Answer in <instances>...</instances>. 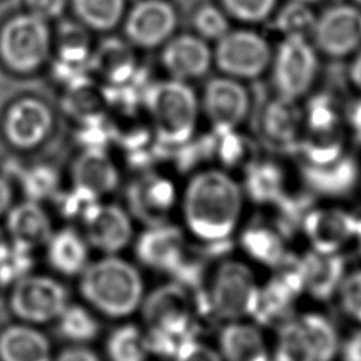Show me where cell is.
Wrapping results in <instances>:
<instances>
[{"label": "cell", "instance_id": "cell-1", "mask_svg": "<svg viewBox=\"0 0 361 361\" xmlns=\"http://www.w3.org/2000/svg\"><path fill=\"white\" fill-rule=\"evenodd\" d=\"M244 204V190L224 171L206 169L186 185L182 214L188 230L200 241H226L237 228Z\"/></svg>", "mask_w": 361, "mask_h": 361}, {"label": "cell", "instance_id": "cell-2", "mask_svg": "<svg viewBox=\"0 0 361 361\" xmlns=\"http://www.w3.org/2000/svg\"><path fill=\"white\" fill-rule=\"evenodd\" d=\"M79 290L89 306L111 319L133 314L145 298L140 271L116 254L89 262L80 274Z\"/></svg>", "mask_w": 361, "mask_h": 361}, {"label": "cell", "instance_id": "cell-3", "mask_svg": "<svg viewBox=\"0 0 361 361\" xmlns=\"http://www.w3.org/2000/svg\"><path fill=\"white\" fill-rule=\"evenodd\" d=\"M141 310L151 354L173 358L193 340L192 302L183 285L168 283L154 289L144 298Z\"/></svg>", "mask_w": 361, "mask_h": 361}, {"label": "cell", "instance_id": "cell-4", "mask_svg": "<svg viewBox=\"0 0 361 361\" xmlns=\"http://www.w3.org/2000/svg\"><path fill=\"white\" fill-rule=\"evenodd\" d=\"M142 100L161 142L178 145L192 138L199 102L189 85L178 79L161 80L147 87Z\"/></svg>", "mask_w": 361, "mask_h": 361}, {"label": "cell", "instance_id": "cell-5", "mask_svg": "<svg viewBox=\"0 0 361 361\" xmlns=\"http://www.w3.org/2000/svg\"><path fill=\"white\" fill-rule=\"evenodd\" d=\"M338 336L333 323L319 313H305L283 323L276 336L274 361H333Z\"/></svg>", "mask_w": 361, "mask_h": 361}, {"label": "cell", "instance_id": "cell-6", "mask_svg": "<svg viewBox=\"0 0 361 361\" xmlns=\"http://www.w3.org/2000/svg\"><path fill=\"white\" fill-rule=\"evenodd\" d=\"M261 288L252 269L241 261H223L214 271L209 288V305L224 322L254 316Z\"/></svg>", "mask_w": 361, "mask_h": 361}, {"label": "cell", "instance_id": "cell-7", "mask_svg": "<svg viewBox=\"0 0 361 361\" xmlns=\"http://www.w3.org/2000/svg\"><path fill=\"white\" fill-rule=\"evenodd\" d=\"M49 48L47 20L31 13L10 18L0 30V58L14 72L28 73L39 68Z\"/></svg>", "mask_w": 361, "mask_h": 361}, {"label": "cell", "instance_id": "cell-8", "mask_svg": "<svg viewBox=\"0 0 361 361\" xmlns=\"http://www.w3.org/2000/svg\"><path fill=\"white\" fill-rule=\"evenodd\" d=\"M68 303L66 288L48 275L27 274L13 283L8 296L13 314L32 326L56 320Z\"/></svg>", "mask_w": 361, "mask_h": 361}, {"label": "cell", "instance_id": "cell-9", "mask_svg": "<svg viewBox=\"0 0 361 361\" xmlns=\"http://www.w3.org/2000/svg\"><path fill=\"white\" fill-rule=\"evenodd\" d=\"M271 63L278 94L296 100L307 93L316 79L319 66L316 47L303 35L283 37Z\"/></svg>", "mask_w": 361, "mask_h": 361}, {"label": "cell", "instance_id": "cell-10", "mask_svg": "<svg viewBox=\"0 0 361 361\" xmlns=\"http://www.w3.org/2000/svg\"><path fill=\"white\" fill-rule=\"evenodd\" d=\"M272 54L267 39L250 30L226 32L216 41L213 61L217 68L234 79H252L271 65Z\"/></svg>", "mask_w": 361, "mask_h": 361}, {"label": "cell", "instance_id": "cell-11", "mask_svg": "<svg viewBox=\"0 0 361 361\" xmlns=\"http://www.w3.org/2000/svg\"><path fill=\"white\" fill-rule=\"evenodd\" d=\"M314 47L327 56L343 58L361 48V8L338 4L316 17Z\"/></svg>", "mask_w": 361, "mask_h": 361}, {"label": "cell", "instance_id": "cell-12", "mask_svg": "<svg viewBox=\"0 0 361 361\" xmlns=\"http://www.w3.org/2000/svg\"><path fill=\"white\" fill-rule=\"evenodd\" d=\"M135 255L149 269L175 274L186 262L185 235L166 221L148 226L135 241Z\"/></svg>", "mask_w": 361, "mask_h": 361}, {"label": "cell", "instance_id": "cell-13", "mask_svg": "<svg viewBox=\"0 0 361 361\" xmlns=\"http://www.w3.org/2000/svg\"><path fill=\"white\" fill-rule=\"evenodd\" d=\"M85 238L106 255L123 251L133 238V223L130 214L120 206L97 203L82 220Z\"/></svg>", "mask_w": 361, "mask_h": 361}, {"label": "cell", "instance_id": "cell-14", "mask_svg": "<svg viewBox=\"0 0 361 361\" xmlns=\"http://www.w3.org/2000/svg\"><path fill=\"white\" fill-rule=\"evenodd\" d=\"M203 109L214 131L234 130L248 113L250 96L237 79L213 78L203 92Z\"/></svg>", "mask_w": 361, "mask_h": 361}, {"label": "cell", "instance_id": "cell-15", "mask_svg": "<svg viewBox=\"0 0 361 361\" xmlns=\"http://www.w3.org/2000/svg\"><path fill=\"white\" fill-rule=\"evenodd\" d=\"M52 128L49 107L35 99L23 97L11 104L4 116L3 130L8 142L17 148L28 149L41 144Z\"/></svg>", "mask_w": 361, "mask_h": 361}, {"label": "cell", "instance_id": "cell-16", "mask_svg": "<svg viewBox=\"0 0 361 361\" xmlns=\"http://www.w3.org/2000/svg\"><path fill=\"white\" fill-rule=\"evenodd\" d=\"M176 23V13L168 1L141 0L128 13L124 32L133 44L152 48L172 35Z\"/></svg>", "mask_w": 361, "mask_h": 361}, {"label": "cell", "instance_id": "cell-17", "mask_svg": "<svg viewBox=\"0 0 361 361\" xmlns=\"http://www.w3.org/2000/svg\"><path fill=\"white\" fill-rule=\"evenodd\" d=\"M358 219L343 209H313L302 219V230L319 252H338L355 237Z\"/></svg>", "mask_w": 361, "mask_h": 361}, {"label": "cell", "instance_id": "cell-18", "mask_svg": "<svg viewBox=\"0 0 361 361\" xmlns=\"http://www.w3.org/2000/svg\"><path fill=\"white\" fill-rule=\"evenodd\" d=\"M213 62V52L199 35L182 34L165 45L162 63L172 79L186 80L203 76Z\"/></svg>", "mask_w": 361, "mask_h": 361}, {"label": "cell", "instance_id": "cell-19", "mask_svg": "<svg viewBox=\"0 0 361 361\" xmlns=\"http://www.w3.org/2000/svg\"><path fill=\"white\" fill-rule=\"evenodd\" d=\"M176 200L171 180L162 176H145L128 192L131 213L148 226L164 223Z\"/></svg>", "mask_w": 361, "mask_h": 361}, {"label": "cell", "instance_id": "cell-20", "mask_svg": "<svg viewBox=\"0 0 361 361\" xmlns=\"http://www.w3.org/2000/svg\"><path fill=\"white\" fill-rule=\"evenodd\" d=\"M338 252H319L310 250L299 258L302 288L316 299H329L340 288L345 268Z\"/></svg>", "mask_w": 361, "mask_h": 361}, {"label": "cell", "instance_id": "cell-21", "mask_svg": "<svg viewBox=\"0 0 361 361\" xmlns=\"http://www.w3.org/2000/svg\"><path fill=\"white\" fill-rule=\"evenodd\" d=\"M6 227L11 243L30 251L45 245L54 233L48 213L34 200H25L11 207Z\"/></svg>", "mask_w": 361, "mask_h": 361}, {"label": "cell", "instance_id": "cell-22", "mask_svg": "<svg viewBox=\"0 0 361 361\" xmlns=\"http://www.w3.org/2000/svg\"><path fill=\"white\" fill-rule=\"evenodd\" d=\"M223 361H271V353L261 330L245 322H227L219 336Z\"/></svg>", "mask_w": 361, "mask_h": 361}, {"label": "cell", "instance_id": "cell-23", "mask_svg": "<svg viewBox=\"0 0 361 361\" xmlns=\"http://www.w3.org/2000/svg\"><path fill=\"white\" fill-rule=\"evenodd\" d=\"M302 172L305 182L313 192L334 197L344 196L354 189L360 168L354 158L343 154L331 162L319 165L305 164Z\"/></svg>", "mask_w": 361, "mask_h": 361}, {"label": "cell", "instance_id": "cell-24", "mask_svg": "<svg viewBox=\"0 0 361 361\" xmlns=\"http://www.w3.org/2000/svg\"><path fill=\"white\" fill-rule=\"evenodd\" d=\"M0 361H54L48 337L28 323L0 331Z\"/></svg>", "mask_w": 361, "mask_h": 361}, {"label": "cell", "instance_id": "cell-25", "mask_svg": "<svg viewBox=\"0 0 361 361\" xmlns=\"http://www.w3.org/2000/svg\"><path fill=\"white\" fill-rule=\"evenodd\" d=\"M45 247L48 264L65 276L80 275L89 264V244L83 234L71 227L52 233Z\"/></svg>", "mask_w": 361, "mask_h": 361}, {"label": "cell", "instance_id": "cell-26", "mask_svg": "<svg viewBox=\"0 0 361 361\" xmlns=\"http://www.w3.org/2000/svg\"><path fill=\"white\" fill-rule=\"evenodd\" d=\"M73 186L100 197L116 189L118 172L103 149H86L73 164Z\"/></svg>", "mask_w": 361, "mask_h": 361}, {"label": "cell", "instance_id": "cell-27", "mask_svg": "<svg viewBox=\"0 0 361 361\" xmlns=\"http://www.w3.org/2000/svg\"><path fill=\"white\" fill-rule=\"evenodd\" d=\"M296 100L276 96L268 103L262 117V128L269 141L293 151L303 124V111L296 106Z\"/></svg>", "mask_w": 361, "mask_h": 361}, {"label": "cell", "instance_id": "cell-28", "mask_svg": "<svg viewBox=\"0 0 361 361\" xmlns=\"http://www.w3.org/2000/svg\"><path fill=\"white\" fill-rule=\"evenodd\" d=\"M245 195L258 203H279L285 197V175L271 161L250 162L245 171Z\"/></svg>", "mask_w": 361, "mask_h": 361}, {"label": "cell", "instance_id": "cell-29", "mask_svg": "<svg viewBox=\"0 0 361 361\" xmlns=\"http://www.w3.org/2000/svg\"><path fill=\"white\" fill-rule=\"evenodd\" d=\"M241 245L251 258L272 268L288 257L279 233L265 226L248 227L241 235Z\"/></svg>", "mask_w": 361, "mask_h": 361}, {"label": "cell", "instance_id": "cell-30", "mask_svg": "<svg viewBox=\"0 0 361 361\" xmlns=\"http://www.w3.org/2000/svg\"><path fill=\"white\" fill-rule=\"evenodd\" d=\"M90 66L111 83L120 85L133 76L134 59L124 44L116 39H107L97 54L90 58Z\"/></svg>", "mask_w": 361, "mask_h": 361}, {"label": "cell", "instance_id": "cell-31", "mask_svg": "<svg viewBox=\"0 0 361 361\" xmlns=\"http://www.w3.org/2000/svg\"><path fill=\"white\" fill-rule=\"evenodd\" d=\"M109 361H147L151 350L147 334L134 324H123L106 341Z\"/></svg>", "mask_w": 361, "mask_h": 361}, {"label": "cell", "instance_id": "cell-32", "mask_svg": "<svg viewBox=\"0 0 361 361\" xmlns=\"http://www.w3.org/2000/svg\"><path fill=\"white\" fill-rule=\"evenodd\" d=\"M55 322L61 336L73 343L92 341L100 330L96 316L82 305L68 303Z\"/></svg>", "mask_w": 361, "mask_h": 361}, {"label": "cell", "instance_id": "cell-33", "mask_svg": "<svg viewBox=\"0 0 361 361\" xmlns=\"http://www.w3.org/2000/svg\"><path fill=\"white\" fill-rule=\"evenodd\" d=\"M72 6L83 24L100 31L116 27L124 11V0H72Z\"/></svg>", "mask_w": 361, "mask_h": 361}, {"label": "cell", "instance_id": "cell-34", "mask_svg": "<svg viewBox=\"0 0 361 361\" xmlns=\"http://www.w3.org/2000/svg\"><path fill=\"white\" fill-rule=\"evenodd\" d=\"M303 123L309 135L338 134L340 114L333 99L326 94L313 96L305 109Z\"/></svg>", "mask_w": 361, "mask_h": 361}, {"label": "cell", "instance_id": "cell-35", "mask_svg": "<svg viewBox=\"0 0 361 361\" xmlns=\"http://www.w3.org/2000/svg\"><path fill=\"white\" fill-rule=\"evenodd\" d=\"M316 23V14L307 3L299 0H290L283 4L274 17L272 27L275 31L288 35H303L312 34Z\"/></svg>", "mask_w": 361, "mask_h": 361}, {"label": "cell", "instance_id": "cell-36", "mask_svg": "<svg viewBox=\"0 0 361 361\" xmlns=\"http://www.w3.org/2000/svg\"><path fill=\"white\" fill-rule=\"evenodd\" d=\"M193 25L199 37L206 41H217L230 31L227 13L212 4L202 6L193 17Z\"/></svg>", "mask_w": 361, "mask_h": 361}, {"label": "cell", "instance_id": "cell-37", "mask_svg": "<svg viewBox=\"0 0 361 361\" xmlns=\"http://www.w3.org/2000/svg\"><path fill=\"white\" fill-rule=\"evenodd\" d=\"M58 188V175L49 166H35L23 175V189L28 200L39 202L54 195Z\"/></svg>", "mask_w": 361, "mask_h": 361}, {"label": "cell", "instance_id": "cell-38", "mask_svg": "<svg viewBox=\"0 0 361 361\" xmlns=\"http://www.w3.org/2000/svg\"><path fill=\"white\" fill-rule=\"evenodd\" d=\"M223 10L240 21L259 23L267 20L276 7V0H220Z\"/></svg>", "mask_w": 361, "mask_h": 361}, {"label": "cell", "instance_id": "cell-39", "mask_svg": "<svg viewBox=\"0 0 361 361\" xmlns=\"http://www.w3.org/2000/svg\"><path fill=\"white\" fill-rule=\"evenodd\" d=\"M31 264V251L11 243L7 252L0 258V283H14L25 276Z\"/></svg>", "mask_w": 361, "mask_h": 361}, {"label": "cell", "instance_id": "cell-40", "mask_svg": "<svg viewBox=\"0 0 361 361\" xmlns=\"http://www.w3.org/2000/svg\"><path fill=\"white\" fill-rule=\"evenodd\" d=\"M216 138V149L220 159L226 165H238L245 161L250 152V142L245 137L235 133L234 130L217 133Z\"/></svg>", "mask_w": 361, "mask_h": 361}, {"label": "cell", "instance_id": "cell-41", "mask_svg": "<svg viewBox=\"0 0 361 361\" xmlns=\"http://www.w3.org/2000/svg\"><path fill=\"white\" fill-rule=\"evenodd\" d=\"M337 292L344 313L361 324V269L345 275Z\"/></svg>", "mask_w": 361, "mask_h": 361}, {"label": "cell", "instance_id": "cell-42", "mask_svg": "<svg viewBox=\"0 0 361 361\" xmlns=\"http://www.w3.org/2000/svg\"><path fill=\"white\" fill-rule=\"evenodd\" d=\"M172 360L173 361H223L219 351L207 347L206 344L197 343L196 340H192L188 344H185Z\"/></svg>", "mask_w": 361, "mask_h": 361}, {"label": "cell", "instance_id": "cell-43", "mask_svg": "<svg viewBox=\"0 0 361 361\" xmlns=\"http://www.w3.org/2000/svg\"><path fill=\"white\" fill-rule=\"evenodd\" d=\"M25 1L30 8V13L44 20H49L61 16L66 6V0H25Z\"/></svg>", "mask_w": 361, "mask_h": 361}, {"label": "cell", "instance_id": "cell-44", "mask_svg": "<svg viewBox=\"0 0 361 361\" xmlns=\"http://www.w3.org/2000/svg\"><path fill=\"white\" fill-rule=\"evenodd\" d=\"M54 361H102V360L90 348L85 345H73L61 351L54 358Z\"/></svg>", "mask_w": 361, "mask_h": 361}, {"label": "cell", "instance_id": "cell-45", "mask_svg": "<svg viewBox=\"0 0 361 361\" xmlns=\"http://www.w3.org/2000/svg\"><path fill=\"white\" fill-rule=\"evenodd\" d=\"M11 199H13L11 186L3 176H0V217L10 210Z\"/></svg>", "mask_w": 361, "mask_h": 361}, {"label": "cell", "instance_id": "cell-46", "mask_svg": "<svg viewBox=\"0 0 361 361\" xmlns=\"http://www.w3.org/2000/svg\"><path fill=\"white\" fill-rule=\"evenodd\" d=\"M348 76L351 83L357 90L361 92V48L357 51L354 59L351 61L350 69H348Z\"/></svg>", "mask_w": 361, "mask_h": 361}, {"label": "cell", "instance_id": "cell-47", "mask_svg": "<svg viewBox=\"0 0 361 361\" xmlns=\"http://www.w3.org/2000/svg\"><path fill=\"white\" fill-rule=\"evenodd\" d=\"M350 123L355 131V134L358 135V138L361 140V102L355 103L351 107L350 111Z\"/></svg>", "mask_w": 361, "mask_h": 361}, {"label": "cell", "instance_id": "cell-48", "mask_svg": "<svg viewBox=\"0 0 361 361\" xmlns=\"http://www.w3.org/2000/svg\"><path fill=\"white\" fill-rule=\"evenodd\" d=\"M11 245V240L8 238V235L6 233L1 231L0 228V258L7 252V250L10 248Z\"/></svg>", "mask_w": 361, "mask_h": 361}, {"label": "cell", "instance_id": "cell-49", "mask_svg": "<svg viewBox=\"0 0 361 361\" xmlns=\"http://www.w3.org/2000/svg\"><path fill=\"white\" fill-rule=\"evenodd\" d=\"M358 243V250L361 252V219H358V224H357V231H355V237H354Z\"/></svg>", "mask_w": 361, "mask_h": 361}, {"label": "cell", "instance_id": "cell-50", "mask_svg": "<svg viewBox=\"0 0 361 361\" xmlns=\"http://www.w3.org/2000/svg\"><path fill=\"white\" fill-rule=\"evenodd\" d=\"M299 1H303V3H307V4H310V3H316V1H320V0H299Z\"/></svg>", "mask_w": 361, "mask_h": 361}, {"label": "cell", "instance_id": "cell-51", "mask_svg": "<svg viewBox=\"0 0 361 361\" xmlns=\"http://www.w3.org/2000/svg\"><path fill=\"white\" fill-rule=\"evenodd\" d=\"M355 4H357V7H360L361 8V0H353Z\"/></svg>", "mask_w": 361, "mask_h": 361}]
</instances>
